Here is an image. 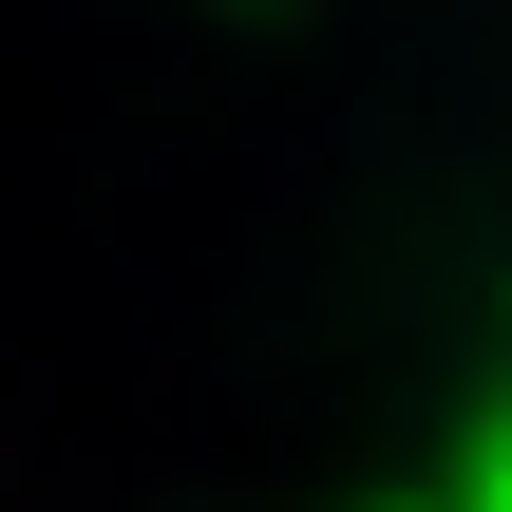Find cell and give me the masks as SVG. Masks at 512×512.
Masks as SVG:
<instances>
[{"instance_id":"obj_1","label":"cell","mask_w":512,"mask_h":512,"mask_svg":"<svg viewBox=\"0 0 512 512\" xmlns=\"http://www.w3.org/2000/svg\"><path fill=\"white\" fill-rule=\"evenodd\" d=\"M456 512H512V418H475V456H456Z\"/></svg>"}]
</instances>
